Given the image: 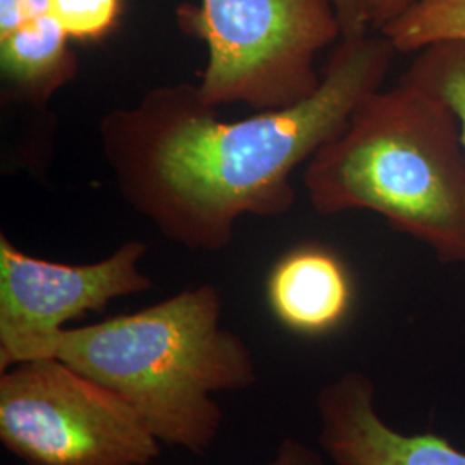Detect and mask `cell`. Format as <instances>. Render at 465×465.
Returning <instances> with one entry per match:
<instances>
[{"instance_id":"obj_1","label":"cell","mask_w":465,"mask_h":465,"mask_svg":"<svg viewBox=\"0 0 465 465\" xmlns=\"http://www.w3.org/2000/svg\"><path fill=\"white\" fill-rule=\"evenodd\" d=\"M384 35L341 38L309 99L224 121L193 84H159L100 119V145L117 190L167 240L219 252L243 216L295 205L292 174L340 134L380 90L393 55Z\"/></svg>"},{"instance_id":"obj_2","label":"cell","mask_w":465,"mask_h":465,"mask_svg":"<svg viewBox=\"0 0 465 465\" xmlns=\"http://www.w3.org/2000/svg\"><path fill=\"white\" fill-rule=\"evenodd\" d=\"M303 184L321 216L369 211L395 232L465 264V149L460 124L431 92L400 80L367 95L311 157Z\"/></svg>"},{"instance_id":"obj_3","label":"cell","mask_w":465,"mask_h":465,"mask_svg":"<svg viewBox=\"0 0 465 465\" xmlns=\"http://www.w3.org/2000/svg\"><path fill=\"white\" fill-rule=\"evenodd\" d=\"M214 284L183 290L134 314L64 330L57 359L116 391L169 447L202 455L223 426L219 391L253 386L249 345L221 326Z\"/></svg>"},{"instance_id":"obj_4","label":"cell","mask_w":465,"mask_h":465,"mask_svg":"<svg viewBox=\"0 0 465 465\" xmlns=\"http://www.w3.org/2000/svg\"><path fill=\"white\" fill-rule=\"evenodd\" d=\"M178 25L205 42L199 94L209 105L282 109L312 97L319 52L341 40L330 0H200L182 4Z\"/></svg>"},{"instance_id":"obj_5","label":"cell","mask_w":465,"mask_h":465,"mask_svg":"<svg viewBox=\"0 0 465 465\" xmlns=\"http://www.w3.org/2000/svg\"><path fill=\"white\" fill-rule=\"evenodd\" d=\"M0 441L25 465H150L161 455L126 400L59 359L0 372Z\"/></svg>"},{"instance_id":"obj_6","label":"cell","mask_w":465,"mask_h":465,"mask_svg":"<svg viewBox=\"0 0 465 465\" xmlns=\"http://www.w3.org/2000/svg\"><path fill=\"white\" fill-rule=\"evenodd\" d=\"M147 250L143 242L132 240L99 262L69 266L32 257L2 232L0 372L57 359L66 322L150 290L153 282L138 267Z\"/></svg>"},{"instance_id":"obj_7","label":"cell","mask_w":465,"mask_h":465,"mask_svg":"<svg viewBox=\"0 0 465 465\" xmlns=\"http://www.w3.org/2000/svg\"><path fill=\"white\" fill-rule=\"evenodd\" d=\"M374 384L349 371L317 395L319 443L336 465H465V451L440 434H403L374 405Z\"/></svg>"},{"instance_id":"obj_8","label":"cell","mask_w":465,"mask_h":465,"mask_svg":"<svg viewBox=\"0 0 465 465\" xmlns=\"http://www.w3.org/2000/svg\"><path fill=\"white\" fill-rule=\"evenodd\" d=\"M267 302L288 330L324 334L349 312L351 282L343 262L330 250L307 245L278 261L267 278Z\"/></svg>"},{"instance_id":"obj_9","label":"cell","mask_w":465,"mask_h":465,"mask_svg":"<svg viewBox=\"0 0 465 465\" xmlns=\"http://www.w3.org/2000/svg\"><path fill=\"white\" fill-rule=\"evenodd\" d=\"M69 40L50 15L0 38L4 78L34 104L47 102L76 78L78 57L69 49Z\"/></svg>"},{"instance_id":"obj_10","label":"cell","mask_w":465,"mask_h":465,"mask_svg":"<svg viewBox=\"0 0 465 465\" xmlns=\"http://www.w3.org/2000/svg\"><path fill=\"white\" fill-rule=\"evenodd\" d=\"M380 34L400 54L420 52L440 42H465V0H416Z\"/></svg>"},{"instance_id":"obj_11","label":"cell","mask_w":465,"mask_h":465,"mask_svg":"<svg viewBox=\"0 0 465 465\" xmlns=\"http://www.w3.org/2000/svg\"><path fill=\"white\" fill-rule=\"evenodd\" d=\"M400 80L431 92L449 105L459 119L465 149V42H440L420 50Z\"/></svg>"},{"instance_id":"obj_12","label":"cell","mask_w":465,"mask_h":465,"mask_svg":"<svg viewBox=\"0 0 465 465\" xmlns=\"http://www.w3.org/2000/svg\"><path fill=\"white\" fill-rule=\"evenodd\" d=\"M123 0H49V15L71 40L95 42L116 28Z\"/></svg>"},{"instance_id":"obj_13","label":"cell","mask_w":465,"mask_h":465,"mask_svg":"<svg viewBox=\"0 0 465 465\" xmlns=\"http://www.w3.org/2000/svg\"><path fill=\"white\" fill-rule=\"evenodd\" d=\"M49 15V0H0V38Z\"/></svg>"},{"instance_id":"obj_14","label":"cell","mask_w":465,"mask_h":465,"mask_svg":"<svg viewBox=\"0 0 465 465\" xmlns=\"http://www.w3.org/2000/svg\"><path fill=\"white\" fill-rule=\"evenodd\" d=\"M341 28V38H353L371 32L366 0H330Z\"/></svg>"},{"instance_id":"obj_15","label":"cell","mask_w":465,"mask_h":465,"mask_svg":"<svg viewBox=\"0 0 465 465\" xmlns=\"http://www.w3.org/2000/svg\"><path fill=\"white\" fill-rule=\"evenodd\" d=\"M267 465H324V460L316 450L309 449L295 438H286Z\"/></svg>"},{"instance_id":"obj_16","label":"cell","mask_w":465,"mask_h":465,"mask_svg":"<svg viewBox=\"0 0 465 465\" xmlns=\"http://www.w3.org/2000/svg\"><path fill=\"white\" fill-rule=\"evenodd\" d=\"M416 0H366L367 21L371 30L381 32L386 25L401 16Z\"/></svg>"}]
</instances>
